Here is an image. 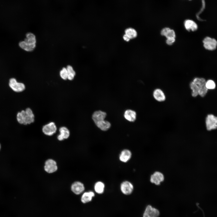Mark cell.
Returning <instances> with one entry per match:
<instances>
[{"label": "cell", "instance_id": "cell-1", "mask_svg": "<svg viewBox=\"0 0 217 217\" xmlns=\"http://www.w3.org/2000/svg\"><path fill=\"white\" fill-rule=\"evenodd\" d=\"M206 81L203 78H195L190 84L192 90L191 95L192 96L196 97L199 95L202 97H204L207 92L208 89L206 86Z\"/></svg>", "mask_w": 217, "mask_h": 217}, {"label": "cell", "instance_id": "cell-2", "mask_svg": "<svg viewBox=\"0 0 217 217\" xmlns=\"http://www.w3.org/2000/svg\"><path fill=\"white\" fill-rule=\"evenodd\" d=\"M17 119L18 122L21 124H29L34 121V115L32 110L28 108L25 110L18 112L17 114Z\"/></svg>", "mask_w": 217, "mask_h": 217}, {"label": "cell", "instance_id": "cell-3", "mask_svg": "<svg viewBox=\"0 0 217 217\" xmlns=\"http://www.w3.org/2000/svg\"><path fill=\"white\" fill-rule=\"evenodd\" d=\"M36 39L35 35L31 33L26 34V38L24 41L20 42L19 46L24 50L27 52L33 51L36 47Z\"/></svg>", "mask_w": 217, "mask_h": 217}, {"label": "cell", "instance_id": "cell-4", "mask_svg": "<svg viewBox=\"0 0 217 217\" xmlns=\"http://www.w3.org/2000/svg\"><path fill=\"white\" fill-rule=\"evenodd\" d=\"M9 85L13 91L16 92H22L25 89L24 84L17 82L16 80L13 78L9 80Z\"/></svg>", "mask_w": 217, "mask_h": 217}, {"label": "cell", "instance_id": "cell-5", "mask_svg": "<svg viewBox=\"0 0 217 217\" xmlns=\"http://www.w3.org/2000/svg\"><path fill=\"white\" fill-rule=\"evenodd\" d=\"M206 129L210 131L215 129L217 127V118L212 114H209L206 119Z\"/></svg>", "mask_w": 217, "mask_h": 217}, {"label": "cell", "instance_id": "cell-6", "mask_svg": "<svg viewBox=\"0 0 217 217\" xmlns=\"http://www.w3.org/2000/svg\"><path fill=\"white\" fill-rule=\"evenodd\" d=\"M165 180L164 174L159 171L154 172L150 176V182L156 185H159Z\"/></svg>", "mask_w": 217, "mask_h": 217}, {"label": "cell", "instance_id": "cell-7", "mask_svg": "<svg viewBox=\"0 0 217 217\" xmlns=\"http://www.w3.org/2000/svg\"><path fill=\"white\" fill-rule=\"evenodd\" d=\"M160 212L157 209L148 205L146 207L143 217H159Z\"/></svg>", "mask_w": 217, "mask_h": 217}, {"label": "cell", "instance_id": "cell-8", "mask_svg": "<svg viewBox=\"0 0 217 217\" xmlns=\"http://www.w3.org/2000/svg\"><path fill=\"white\" fill-rule=\"evenodd\" d=\"M203 42L204 47L207 50H213L216 48L217 42L214 39L206 37L203 40Z\"/></svg>", "mask_w": 217, "mask_h": 217}, {"label": "cell", "instance_id": "cell-9", "mask_svg": "<svg viewBox=\"0 0 217 217\" xmlns=\"http://www.w3.org/2000/svg\"><path fill=\"white\" fill-rule=\"evenodd\" d=\"M120 189L123 194L125 195H129L132 193L134 187L133 185L130 182L125 181L121 183Z\"/></svg>", "mask_w": 217, "mask_h": 217}, {"label": "cell", "instance_id": "cell-10", "mask_svg": "<svg viewBox=\"0 0 217 217\" xmlns=\"http://www.w3.org/2000/svg\"><path fill=\"white\" fill-rule=\"evenodd\" d=\"M57 130V127L55 123L51 122L44 125L42 128L43 132L46 135L51 136L55 134Z\"/></svg>", "mask_w": 217, "mask_h": 217}, {"label": "cell", "instance_id": "cell-11", "mask_svg": "<svg viewBox=\"0 0 217 217\" xmlns=\"http://www.w3.org/2000/svg\"><path fill=\"white\" fill-rule=\"evenodd\" d=\"M45 171L48 173H52L57 169L56 162L52 159L47 160L45 163L44 166Z\"/></svg>", "mask_w": 217, "mask_h": 217}, {"label": "cell", "instance_id": "cell-12", "mask_svg": "<svg viewBox=\"0 0 217 217\" xmlns=\"http://www.w3.org/2000/svg\"><path fill=\"white\" fill-rule=\"evenodd\" d=\"M71 189L75 194L78 195L81 193L84 190L83 184L81 182L76 181L73 183L71 186Z\"/></svg>", "mask_w": 217, "mask_h": 217}, {"label": "cell", "instance_id": "cell-13", "mask_svg": "<svg viewBox=\"0 0 217 217\" xmlns=\"http://www.w3.org/2000/svg\"><path fill=\"white\" fill-rule=\"evenodd\" d=\"M106 113L104 112L99 110L94 112L92 115V119L95 124L104 120Z\"/></svg>", "mask_w": 217, "mask_h": 217}, {"label": "cell", "instance_id": "cell-14", "mask_svg": "<svg viewBox=\"0 0 217 217\" xmlns=\"http://www.w3.org/2000/svg\"><path fill=\"white\" fill-rule=\"evenodd\" d=\"M131 155V153L130 150L125 149L121 152L119 156V159L121 162H126L130 159Z\"/></svg>", "mask_w": 217, "mask_h": 217}, {"label": "cell", "instance_id": "cell-15", "mask_svg": "<svg viewBox=\"0 0 217 217\" xmlns=\"http://www.w3.org/2000/svg\"><path fill=\"white\" fill-rule=\"evenodd\" d=\"M59 131L60 134L57 137L58 140H62L64 139H67L69 137L70 131L66 127H61L59 128Z\"/></svg>", "mask_w": 217, "mask_h": 217}, {"label": "cell", "instance_id": "cell-16", "mask_svg": "<svg viewBox=\"0 0 217 217\" xmlns=\"http://www.w3.org/2000/svg\"><path fill=\"white\" fill-rule=\"evenodd\" d=\"M124 116L127 121L130 122H134L136 118V113L134 111L127 109L125 111Z\"/></svg>", "mask_w": 217, "mask_h": 217}, {"label": "cell", "instance_id": "cell-17", "mask_svg": "<svg viewBox=\"0 0 217 217\" xmlns=\"http://www.w3.org/2000/svg\"><path fill=\"white\" fill-rule=\"evenodd\" d=\"M154 98L159 102L163 101L165 99V96L163 92L160 89H157L153 93Z\"/></svg>", "mask_w": 217, "mask_h": 217}, {"label": "cell", "instance_id": "cell-18", "mask_svg": "<svg viewBox=\"0 0 217 217\" xmlns=\"http://www.w3.org/2000/svg\"><path fill=\"white\" fill-rule=\"evenodd\" d=\"M161 34L162 35L165 36L167 39L175 38V35L174 30L169 28L166 27L163 28L161 31Z\"/></svg>", "mask_w": 217, "mask_h": 217}, {"label": "cell", "instance_id": "cell-19", "mask_svg": "<svg viewBox=\"0 0 217 217\" xmlns=\"http://www.w3.org/2000/svg\"><path fill=\"white\" fill-rule=\"evenodd\" d=\"M184 25L186 29L188 31H192L196 30L198 28L196 23L192 20H187L185 21Z\"/></svg>", "mask_w": 217, "mask_h": 217}, {"label": "cell", "instance_id": "cell-20", "mask_svg": "<svg viewBox=\"0 0 217 217\" xmlns=\"http://www.w3.org/2000/svg\"><path fill=\"white\" fill-rule=\"evenodd\" d=\"M95 196L94 193L91 191L85 192L81 197V201L83 203H86L91 201Z\"/></svg>", "mask_w": 217, "mask_h": 217}, {"label": "cell", "instance_id": "cell-21", "mask_svg": "<svg viewBox=\"0 0 217 217\" xmlns=\"http://www.w3.org/2000/svg\"><path fill=\"white\" fill-rule=\"evenodd\" d=\"M95 124L98 128L103 131L108 130L111 126L110 123L105 120L98 122Z\"/></svg>", "mask_w": 217, "mask_h": 217}, {"label": "cell", "instance_id": "cell-22", "mask_svg": "<svg viewBox=\"0 0 217 217\" xmlns=\"http://www.w3.org/2000/svg\"><path fill=\"white\" fill-rule=\"evenodd\" d=\"M105 187L104 184L103 182L101 181H98L95 184V190L98 194H102L104 192Z\"/></svg>", "mask_w": 217, "mask_h": 217}, {"label": "cell", "instance_id": "cell-23", "mask_svg": "<svg viewBox=\"0 0 217 217\" xmlns=\"http://www.w3.org/2000/svg\"><path fill=\"white\" fill-rule=\"evenodd\" d=\"M125 33L130 39L136 38L137 36V32L136 30L132 28L126 29L125 30Z\"/></svg>", "mask_w": 217, "mask_h": 217}, {"label": "cell", "instance_id": "cell-24", "mask_svg": "<svg viewBox=\"0 0 217 217\" xmlns=\"http://www.w3.org/2000/svg\"><path fill=\"white\" fill-rule=\"evenodd\" d=\"M68 74V79L69 80H73L74 77L76 73L73 67L71 65H68L66 67Z\"/></svg>", "mask_w": 217, "mask_h": 217}, {"label": "cell", "instance_id": "cell-25", "mask_svg": "<svg viewBox=\"0 0 217 217\" xmlns=\"http://www.w3.org/2000/svg\"><path fill=\"white\" fill-rule=\"evenodd\" d=\"M59 74L62 79L64 80L68 79V74L66 68H63L60 71Z\"/></svg>", "mask_w": 217, "mask_h": 217}, {"label": "cell", "instance_id": "cell-26", "mask_svg": "<svg viewBox=\"0 0 217 217\" xmlns=\"http://www.w3.org/2000/svg\"><path fill=\"white\" fill-rule=\"evenodd\" d=\"M206 86L208 89H214L215 88V84L213 80H209L206 82Z\"/></svg>", "mask_w": 217, "mask_h": 217}, {"label": "cell", "instance_id": "cell-27", "mask_svg": "<svg viewBox=\"0 0 217 217\" xmlns=\"http://www.w3.org/2000/svg\"><path fill=\"white\" fill-rule=\"evenodd\" d=\"M175 41V38L168 39L166 40V43L168 45H171L173 44Z\"/></svg>", "mask_w": 217, "mask_h": 217}, {"label": "cell", "instance_id": "cell-28", "mask_svg": "<svg viewBox=\"0 0 217 217\" xmlns=\"http://www.w3.org/2000/svg\"><path fill=\"white\" fill-rule=\"evenodd\" d=\"M123 39L124 41L127 42H128L130 40V38L125 34L123 35Z\"/></svg>", "mask_w": 217, "mask_h": 217}, {"label": "cell", "instance_id": "cell-29", "mask_svg": "<svg viewBox=\"0 0 217 217\" xmlns=\"http://www.w3.org/2000/svg\"><path fill=\"white\" fill-rule=\"evenodd\" d=\"M1 149V145L0 144V150Z\"/></svg>", "mask_w": 217, "mask_h": 217}]
</instances>
